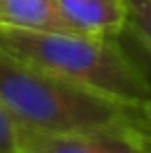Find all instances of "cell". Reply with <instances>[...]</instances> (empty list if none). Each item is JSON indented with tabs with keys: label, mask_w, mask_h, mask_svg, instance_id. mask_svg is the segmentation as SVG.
Here are the masks:
<instances>
[{
	"label": "cell",
	"mask_w": 151,
	"mask_h": 153,
	"mask_svg": "<svg viewBox=\"0 0 151 153\" xmlns=\"http://www.w3.org/2000/svg\"><path fill=\"white\" fill-rule=\"evenodd\" d=\"M0 102L17 124L48 134H151L147 105H132L0 52Z\"/></svg>",
	"instance_id": "1"
},
{
	"label": "cell",
	"mask_w": 151,
	"mask_h": 153,
	"mask_svg": "<svg viewBox=\"0 0 151 153\" xmlns=\"http://www.w3.org/2000/svg\"><path fill=\"white\" fill-rule=\"evenodd\" d=\"M64 23L77 33L116 37L126 27V0H54Z\"/></svg>",
	"instance_id": "4"
},
{
	"label": "cell",
	"mask_w": 151,
	"mask_h": 153,
	"mask_svg": "<svg viewBox=\"0 0 151 153\" xmlns=\"http://www.w3.org/2000/svg\"><path fill=\"white\" fill-rule=\"evenodd\" d=\"M145 137L48 134L19 126L21 153H139Z\"/></svg>",
	"instance_id": "3"
},
{
	"label": "cell",
	"mask_w": 151,
	"mask_h": 153,
	"mask_svg": "<svg viewBox=\"0 0 151 153\" xmlns=\"http://www.w3.org/2000/svg\"><path fill=\"white\" fill-rule=\"evenodd\" d=\"M124 31L151 62V0H126Z\"/></svg>",
	"instance_id": "6"
},
{
	"label": "cell",
	"mask_w": 151,
	"mask_h": 153,
	"mask_svg": "<svg viewBox=\"0 0 151 153\" xmlns=\"http://www.w3.org/2000/svg\"><path fill=\"white\" fill-rule=\"evenodd\" d=\"M139 153H151V134H147L145 139H143V143H141V149Z\"/></svg>",
	"instance_id": "8"
},
{
	"label": "cell",
	"mask_w": 151,
	"mask_h": 153,
	"mask_svg": "<svg viewBox=\"0 0 151 153\" xmlns=\"http://www.w3.org/2000/svg\"><path fill=\"white\" fill-rule=\"evenodd\" d=\"M0 153H21L19 124L0 102Z\"/></svg>",
	"instance_id": "7"
},
{
	"label": "cell",
	"mask_w": 151,
	"mask_h": 153,
	"mask_svg": "<svg viewBox=\"0 0 151 153\" xmlns=\"http://www.w3.org/2000/svg\"><path fill=\"white\" fill-rule=\"evenodd\" d=\"M0 27L27 31H73L54 0H0Z\"/></svg>",
	"instance_id": "5"
},
{
	"label": "cell",
	"mask_w": 151,
	"mask_h": 153,
	"mask_svg": "<svg viewBox=\"0 0 151 153\" xmlns=\"http://www.w3.org/2000/svg\"><path fill=\"white\" fill-rule=\"evenodd\" d=\"M147 118H149V128H151V103L147 105Z\"/></svg>",
	"instance_id": "9"
},
{
	"label": "cell",
	"mask_w": 151,
	"mask_h": 153,
	"mask_svg": "<svg viewBox=\"0 0 151 153\" xmlns=\"http://www.w3.org/2000/svg\"><path fill=\"white\" fill-rule=\"evenodd\" d=\"M0 52L120 102L151 103V79L114 37L0 27Z\"/></svg>",
	"instance_id": "2"
}]
</instances>
